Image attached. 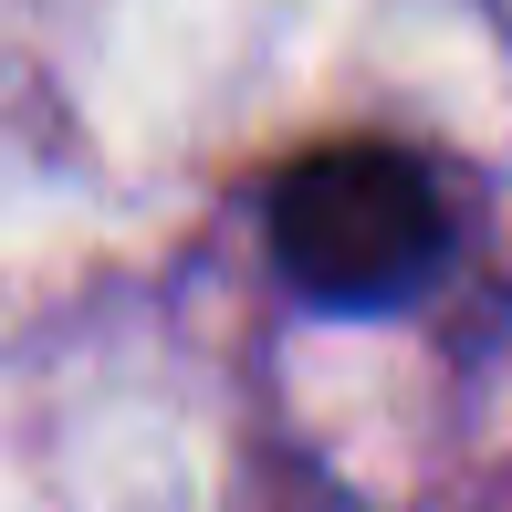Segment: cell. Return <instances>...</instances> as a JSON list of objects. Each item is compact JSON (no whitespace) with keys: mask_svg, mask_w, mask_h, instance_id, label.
<instances>
[{"mask_svg":"<svg viewBox=\"0 0 512 512\" xmlns=\"http://www.w3.org/2000/svg\"><path fill=\"white\" fill-rule=\"evenodd\" d=\"M262 251L314 314H408L460 262V189L408 136H324L262 178Z\"/></svg>","mask_w":512,"mask_h":512,"instance_id":"1","label":"cell"}]
</instances>
